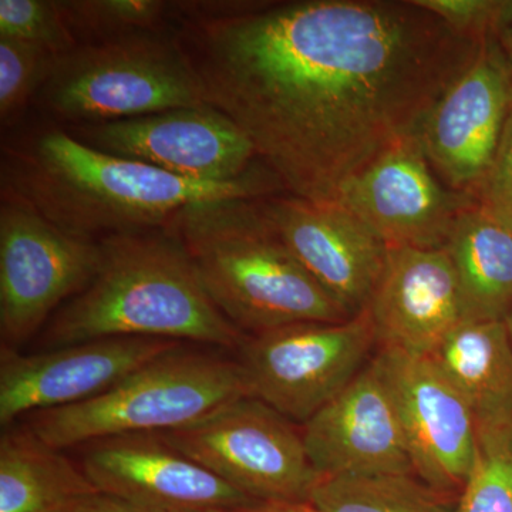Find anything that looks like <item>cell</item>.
<instances>
[{"instance_id":"83f0119b","label":"cell","mask_w":512,"mask_h":512,"mask_svg":"<svg viewBox=\"0 0 512 512\" xmlns=\"http://www.w3.org/2000/svg\"><path fill=\"white\" fill-rule=\"evenodd\" d=\"M457 32L485 39L493 35L503 0H417Z\"/></svg>"},{"instance_id":"44dd1931","label":"cell","mask_w":512,"mask_h":512,"mask_svg":"<svg viewBox=\"0 0 512 512\" xmlns=\"http://www.w3.org/2000/svg\"><path fill=\"white\" fill-rule=\"evenodd\" d=\"M446 252L466 320H505L512 311V228L478 204L458 220Z\"/></svg>"},{"instance_id":"603a6c76","label":"cell","mask_w":512,"mask_h":512,"mask_svg":"<svg viewBox=\"0 0 512 512\" xmlns=\"http://www.w3.org/2000/svg\"><path fill=\"white\" fill-rule=\"evenodd\" d=\"M77 46L141 33L173 30L174 2L164 0H57Z\"/></svg>"},{"instance_id":"f546056e","label":"cell","mask_w":512,"mask_h":512,"mask_svg":"<svg viewBox=\"0 0 512 512\" xmlns=\"http://www.w3.org/2000/svg\"><path fill=\"white\" fill-rule=\"evenodd\" d=\"M493 36L512 64V0H503Z\"/></svg>"},{"instance_id":"1f68e13d","label":"cell","mask_w":512,"mask_h":512,"mask_svg":"<svg viewBox=\"0 0 512 512\" xmlns=\"http://www.w3.org/2000/svg\"><path fill=\"white\" fill-rule=\"evenodd\" d=\"M505 323H507V328H508V330H510V335H511V339H512V311H511L510 315H508V318L505 319Z\"/></svg>"},{"instance_id":"cb8c5ba5","label":"cell","mask_w":512,"mask_h":512,"mask_svg":"<svg viewBox=\"0 0 512 512\" xmlns=\"http://www.w3.org/2000/svg\"><path fill=\"white\" fill-rule=\"evenodd\" d=\"M473 467L453 512H512V410L477 421Z\"/></svg>"},{"instance_id":"d4e9b609","label":"cell","mask_w":512,"mask_h":512,"mask_svg":"<svg viewBox=\"0 0 512 512\" xmlns=\"http://www.w3.org/2000/svg\"><path fill=\"white\" fill-rule=\"evenodd\" d=\"M59 57L43 46L0 39V123L3 131L18 126L23 120Z\"/></svg>"},{"instance_id":"5b68a950","label":"cell","mask_w":512,"mask_h":512,"mask_svg":"<svg viewBox=\"0 0 512 512\" xmlns=\"http://www.w3.org/2000/svg\"><path fill=\"white\" fill-rule=\"evenodd\" d=\"M178 346L138 367L87 402L25 417V426L57 450L121 434L164 433L248 396L237 360Z\"/></svg>"},{"instance_id":"9c48e42d","label":"cell","mask_w":512,"mask_h":512,"mask_svg":"<svg viewBox=\"0 0 512 512\" xmlns=\"http://www.w3.org/2000/svg\"><path fill=\"white\" fill-rule=\"evenodd\" d=\"M100 242L73 237L0 191V338L16 349L39 336L99 271Z\"/></svg>"},{"instance_id":"4316f807","label":"cell","mask_w":512,"mask_h":512,"mask_svg":"<svg viewBox=\"0 0 512 512\" xmlns=\"http://www.w3.org/2000/svg\"><path fill=\"white\" fill-rule=\"evenodd\" d=\"M477 204L495 220L512 228V110L493 164L478 192Z\"/></svg>"},{"instance_id":"52a82bcc","label":"cell","mask_w":512,"mask_h":512,"mask_svg":"<svg viewBox=\"0 0 512 512\" xmlns=\"http://www.w3.org/2000/svg\"><path fill=\"white\" fill-rule=\"evenodd\" d=\"M160 434L256 503H309L322 480L306 453L302 430L254 397H241Z\"/></svg>"},{"instance_id":"6da1fadb","label":"cell","mask_w":512,"mask_h":512,"mask_svg":"<svg viewBox=\"0 0 512 512\" xmlns=\"http://www.w3.org/2000/svg\"><path fill=\"white\" fill-rule=\"evenodd\" d=\"M173 33L204 101L251 140L285 191L336 202L367 165L419 134L476 60L417 0L174 2Z\"/></svg>"},{"instance_id":"8fae6325","label":"cell","mask_w":512,"mask_h":512,"mask_svg":"<svg viewBox=\"0 0 512 512\" xmlns=\"http://www.w3.org/2000/svg\"><path fill=\"white\" fill-rule=\"evenodd\" d=\"M372 362L392 397L414 476L456 503L476 457V414L426 356L379 349Z\"/></svg>"},{"instance_id":"8992f818","label":"cell","mask_w":512,"mask_h":512,"mask_svg":"<svg viewBox=\"0 0 512 512\" xmlns=\"http://www.w3.org/2000/svg\"><path fill=\"white\" fill-rule=\"evenodd\" d=\"M205 104L173 30L80 45L57 59L33 107L56 126L109 123Z\"/></svg>"},{"instance_id":"3957f363","label":"cell","mask_w":512,"mask_h":512,"mask_svg":"<svg viewBox=\"0 0 512 512\" xmlns=\"http://www.w3.org/2000/svg\"><path fill=\"white\" fill-rule=\"evenodd\" d=\"M99 271L39 333L43 350L107 338L187 340L238 350L247 336L211 301L170 228L101 239Z\"/></svg>"},{"instance_id":"7a4b0ae2","label":"cell","mask_w":512,"mask_h":512,"mask_svg":"<svg viewBox=\"0 0 512 512\" xmlns=\"http://www.w3.org/2000/svg\"><path fill=\"white\" fill-rule=\"evenodd\" d=\"M73 237L99 242L165 228L197 202L286 192L269 168L225 183L184 180L84 146L56 124L3 140L2 190Z\"/></svg>"},{"instance_id":"d6986e66","label":"cell","mask_w":512,"mask_h":512,"mask_svg":"<svg viewBox=\"0 0 512 512\" xmlns=\"http://www.w3.org/2000/svg\"><path fill=\"white\" fill-rule=\"evenodd\" d=\"M97 493L79 464L26 426L0 437V512H70Z\"/></svg>"},{"instance_id":"f1b7e54d","label":"cell","mask_w":512,"mask_h":512,"mask_svg":"<svg viewBox=\"0 0 512 512\" xmlns=\"http://www.w3.org/2000/svg\"><path fill=\"white\" fill-rule=\"evenodd\" d=\"M70 512H161L150 510V508L140 507L133 503H128L121 498L113 495L94 493L84 498L82 503L77 504Z\"/></svg>"},{"instance_id":"484cf974","label":"cell","mask_w":512,"mask_h":512,"mask_svg":"<svg viewBox=\"0 0 512 512\" xmlns=\"http://www.w3.org/2000/svg\"><path fill=\"white\" fill-rule=\"evenodd\" d=\"M0 39L43 46L59 56L77 46L57 0H0Z\"/></svg>"},{"instance_id":"ffe728a7","label":"cell","mask_w":512,"mask_h":512,"mask_svg":"<svg viewBox=\"0 0 512 512\" xmlns=\"http://www.w3.org/2000/svg\"><path fill=\"white\" fill-rule=\"evenodd\" d=\"M426 357L477 421L512 410V339L505 320H463Z\"/></svg>"},{"instance_id":"ac0fdd59","label":"cell","mask_w":512,"mask_h":512,"mask_svg":"<svg viewBox=\"0 0 512 512\" xmlns=\"http://www.w3.org/2000/svg\"><path fill=\"white\" fill-rule=\"evenodd\" d=\"M366 312L375 326L377 348L429 355L466 320L446 249L389 247L386 268Z\"/></svg>"},{"instance_id":"30bf717a","label":"cell","mask_w":512,"mask_h":512,"mask_svg":"<svg viewBox=\"0 0 512 512\" xmlns=\"http://www.w3.org/2000/svg\"><path fill=\"white\" fill-rule=\"evenodd\" d=\"M62 128L84 146L184 180L225 183L265 167L244 131L207 103Z\"/></svg>"},{"instance_id":"7c38bea8","label":"cell","mask_w":512,"mask_h":512,"mask_svg":"<svg viewBox=\"0 0 512 512\" xmlns=\"http://www.w3.org/2000/svg\"><path fill=\"white\" fill-rule=\"evenodd\" d=\"M512 110V64L493 35L427 114L417 138L437 177L477 201Z\"/></svg>"},{"instance_id":"7402d4cb","label":"cell","mask_w":512,"mask_h":512,"mask_svg":"<svg viewBox=\"0 0 512 512\" xmlns=\"http://www.w3.org/2000/svg\"><path fill=\"white\" fill-rule=\"evenodd\" d=\"M309 504L319 512H453L454 505L412 474L322 478Z\"/></svg>"},{"instance_id":"5bb4252c","label":"cell","mask_w":512,"mask_h":512,"mask_svg":"<svg viewBox=\"0 0 512 512\" xmlns=\"http://www.w3.org/2000/svg\"><path fill=\"white\" fill-rule=\"evenodd\" d=\"M261 202L286 248L343 313L355 318L365 312L389 245L340 202H313L288 192Z\"/></svg>"},{"instance_id":"4dcf8cb0","label":"cell","mask_w":512,"mask_h":512,"mask_svg":"<svg viewBox=\"0 0 512 512\" xmlns=\"http://www.w3.org/2000/svg\"><path fill=\"white\" fill-rule=\"evenodd\" d=\"M222 512H319L309 503L298 504H259L254 507L241 508V510Z\"/></svg>"},{"instance_id":"2e32d148","label":"cell","mask_w":512,"mask_h":512,"mask_svg":"<svg viewBox=\"0 0 512 512\" xmlns=\"http://www.w3.org/2000/svg\"><path fill=\"white\" fill-rule=\"evenodd\" d=\"M77 450V464L99 493L150 510L222 512L261 504L185 456L160 433L106 437Z\"/></svg>"},{"instance_id":"ba28073f","label":"cell","mask_w":512,"mask_h":512,"mask_svg":"<svg viewBox=\"0 0 512 512\" xmlns=\"http://www.w3.org/2000/svg\"><path fill=\"white\" fill-rule=\"evenodd\" d=\"M376 332L369 313L343 322H308L247 336L237 359L248 396L305 424L367 365Z\"/></svg>"},{"instance_id":"e0dca14e","label":"cell","mask_w":512,"mask_h":512,"mask_svg":"<svg viewBox=\"0 0 512 512\" xmlns=\"http://www.w3.org/2000/svg\"><path fill=\"white\" fill-rule=\"evenodd\" d=\"M303 443L320 478L412 474L399 417L370 360L302 429Z\"/></svg>"},{"instance_id":"277c9868","label":"cell","mask_w":512,"mask_h":512,"mask_svg":"<svg viewBox=\"0 0 512 512\" xmlns=\"http://www.w3.org/2000/svg\"><path fill=\"white\" fill-rule=\"evenodd\" d=\"M262 198L197 202L168 225L211 301L245 336L350 319L286 248Z\"/></svg>"},{"instance_id":"9a60e30c","label":"cell","mask_w":512,"mask_h":512,"mask_svg":"<svg viewBox=\"0 0 512 512\" xmlns=\"http://www.w3.org/2000/svg\"><path fill=\"white\" fill-rule=\"evenodd\" d=\"M183 345L180 340L107 338L42 352L0 350V424L87 402L138 367Z\"/></svg>"},{"instance_id":"4fadbf2b","label":"cell","mask_w":512,"mask_h":512,"mask_svg":"<svg viewBox=\"0 0 512 512\" xmlns=\"http://www.w3.org/2000/svg\"><path fill=\"white\" fill-rule=\"evenodd\" d=\"M389 247L444 249L461 215L477 204L448 188L410 137L384 153L340 191L338 201Z\"/></svg>"}]
</instances>
